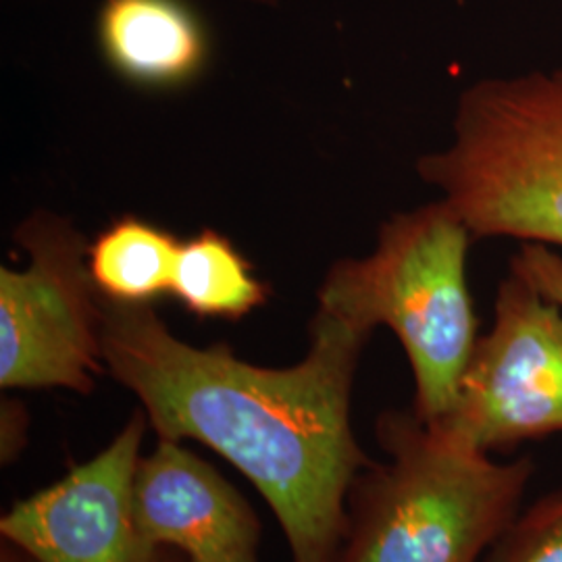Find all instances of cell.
Here are the masks:
<instances>
[{"instance_id": "cell-1", "label": "cell", "mask_w": 562, "mask_h": 562, "mask_svg": "<svg viewBox=\"0 0 562 562\" xmlns=\"http://www.w3.org/2000/svg\"><path fill=\"white\" fill-rule=\"evenodd\" d=\"M101 304L104 371L138 398L157 440L202 443L236 467L292 562H336L348 490L371 462L352 427L371 331L317 304L301 361L261 367L225 341L181 340L153 304Z\"/></svg>"}, {"instance_id": "cell-2", "label": "cell", "mask_w": 562, "mask_h": 562, "mask_svg": "<svg viewBox=\"0 0 562 562\" xmlns=\"http://www.w3.org/2000/svg\"><path fill=\"white\" fill-rule=\"evenodd\" d=\"M383 461L348 490L336 562H483L525 506L531 457L496 461L413 408L375 422Z\"/></svg>"}, {"instance_id": "cell-3", "label": "cell", "mask_w": 562, "mask_h": 562, "mask_svg": "<svg viewBox=\"0 0 562 562\" xmlns=\"http://www.w3.org/2000/svg\"><path fill=\"white\" fill-rule=\"evenodd\" d=\"M473 241L448 202H425L390 215L375 248L334 262L317 290V304L398 338L415 382L411 408L425 422H442L454 408L480 338L467 278Z\"/></svg>"}, {"instance_id": "cell-4", "label": "cell", "mask_w": 562, "mask_h": 562, "mask_svg": "<svg viewBox=\"0 0 562 562\" xmlns=\"http://www.w3.org/2000/svg\"><path fill=\"white\" fill-rule=\"evenodd\" d=\"M415 169L475 240L562 248V67L469 83L448 146Z\"/></svg>"}, {"instance_id": "cell-5", "label": "cell", "mask_w": 562, "mask_h": 562, "mask_svg": "<svg viewBox=\"0 0 562 562\" xmlns=\"http://www.w3.org/2000/svg\"><path fill=\"white\" fill-rule=\"evenodd\" d=\"M27 267H0V387L90 396L104 371L101 294L67 217L38 209L15 229Z\"/></svg>"}, {"instance_id": "cell-6", "label": "cell", "mask_w": 562, "mask_h": 562, "mask_svg": "<svg viewBox=\"0 0 562 562\" xmlns=\"http://www.w3.org/2000/svg\"><path fill=\"white\" fill-rule=\"evenodd\" d=\"M442 422L490 454L562 434V308L513 262Z\"/></svg>"}, {"instance_id": "cell-7", "label": "cell", "mask_w": 562, "mask_h": 562, "mask_svg": "<svg viewBox=\"0 0 562 562\" xmlns=\"http://www.w3.org/2000/svg\"><path fill=\"white\" fill-rule=\"evenodd\" d=\"M148 429L146 413L136 408L101 452L13 504L0 517V538L38 562H186L153 542L134 510Z\"/></svg>"}, {"instance_id": "cell-8", "label": "cell", "mask_w": 562, "mask_h": 562, "mask_svg": "<svg viewBox=\"0 0 562 562\" xmlns=\"http://www.w3.org/2000/svg\"><path fill=\"white\" fill-rule=\"evenodd\" d=\"M134 510L153 542L186 562H259L262 525L234 483L183 442L157 440L134 475Z\"/></svg>"}, {"instance_id": "cell-9", "label": "cell", "mask_w": 562, "mask_h": 562, "mask_svg": "<svg viewBox=\"0 0 562 562\" xmlns=\"http://www.w3.org/2000/svg\"><path fill=\"white\" fill-rule=\"evenodd\" d=\"M102 59L144 90H178L199 80L211 38L188 0H102L97 15Z\"/></svg>"}, {"instance_id": "cell-10", "label": "cell", "mask_w": 562, "mask_h": 562, "mask_svg": "<svg viewBox=\"0 0 562 562\" xmlns=\"http://www.w3.org/2000/svg\"><path fill=\"white\" fill-rule=\"evenodd\" d=\"M181 241L155 223L123 215L88 246V271L109 301L153 304L171 294Z\"/></svg>"}, {"instance_id": "cell-11", "label": "cell", "mask_w": 562, "mask_h": 562, "mask_svg": "<svg viewBox=\"0 0 562 562\" xmlns=\"http://www.w3.org/2000/svg\"><path fill=\"white\" fill-rule=\"evenodd\" d=\"M171 296L201 319L238 322L267 302L269 288L229 238L202 229L181 241Z\"/></svg>"}, {"instance_id": "cell-12", "label": "cell", "mask_w": 562, "mask_h": 562, "mask_svg": "<svg viewBox=\"0 0 562 562\" xmlns=\"http://www.w3.org/2000/svg\"><path fill=\"white\" fill-rule=\"evenodd\" d=\"M483 562H562V490L525 504Z\"/></svg>"}, {"instance_id": "cell-13", "label": "cell", "mask_w": 562, "mask_h": 562, "mask_svg": "<svg viewBox=\"0 0 562 562\" xmlns=\"http://www.w3.org/2000/svg\"><path fill=\"white\" fill-rule=\"evenodd\" d=\"M508 262L519 267L550 301L562 308V257L559 250L543 244H519V250Z\"/></svg>"}, {"instance_id": "cell-14", "label": "cell", "mask_w": 562, "mask_h": 562, "mask_svg": "<svg viewBox=\"0 0 562 562\" xmlns=\"http://www.w3.org/2000/svg\"><path fill=\"white\" fill-rule=\"evenodd\" d=\"M30 443V411L15 396L0 401V462L4 467L20 461Z\"/></svg>"}, {"instance_id": "cell-15", "label": "cell", "mask_w": 562, "mask_h": 562, "mask_svg": "<svg viewBox=\"0 0 562 562\" xmlns=\"http://www.w3.org/2000/svg\"><path fill=\"white\" fill-rule=\"evenodd\" d=\"M0 562H38L34 561L25 550H21L20 546L15 543L4 542L0 543Z\"/></svg>"}, {"instance_id": "cell-16", "label": "cell", "mask_w": 562, "mask_h": 562, "mask_svg": "<svg viewBox=\"0 0 562 562\" xmlns=\"http://www.w3.org/2000/svg\"><path fill=\"white\" fill-rule=\"evenodd\" d=\"M240 2H248V4H259V7H280L283 0H240Z\"/></svg>"}]
</instances>
